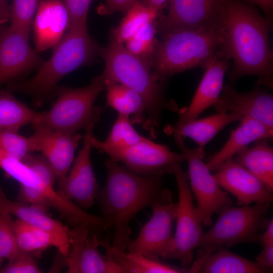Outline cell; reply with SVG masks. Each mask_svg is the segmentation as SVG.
I'll return each instance as SVG.
<instances>
[{"instance_id":"cell-1","label":"cell","mask_w":273,"mask_h":273,"mask_svg":"<svg viewBox=\"0 0 273 273\" xmlns=\"http://www.w3.org/2000/svg\"><path fill=\"white\" fill-rule=\"evenodd\" d=\"M224 40L219 52L233 60L229 73L235 83L241 77L257 76L258 83L273 85V55L269 41L271 19L240 0H225L220 16Z\"/></svg>"},{"instance_id":"cell-2","label":"cell","mask_w":273,"mask_h":273,"mask_svg":"<svg viewBox=\"0 0 273 273\" xmlns=\"http://www.w3.org/2000/svg\"><path fill=\"white\" fill-rule=\"evenodd\" d=\"M105 164L107 180L96 200L102 216L113 220L115 231L112 248L126 251L131 241L129 223L141 211L151 207L163 189V174L139 175L111 158L106 159Z\"/></svg>"},{"instance_id":"cell-3","label":"cell","mask_w":273,"mask_h":273,"mask_svg":"<svg viewBox=\"0 0 273 273\" xmlns=\"http://www.w3.org/2000/svg\"><path fill=\"white\" fill-rule=\"evenodd\" d=\"M87 15L72 26L54 47L50 59L36 74L26 80L8 83L6 89L30 96L33 104L40 107L56 96L58 83L68 73L90 63L100 46L89 35Z\"/></svg>"},{"instance_id":"cell-4","label":"cell","mask_w":273,"mask_h":273,"mask_svg":"<svg viewBox=\"0 0 273 273\" xmlns=\"http://www.w3.org/2000/svg\"><path fill=\"white\" fill-rule=\"evenodd\" d=\"M98 55L104 60L105 68L99 77L104 84L115 82L125 85L139 93L146 108V118L143 124L153 138H156L165 109L176 108L167 101L163 82L154 76L150 63L129 52L123 43L112 38L107 45L100 47Z\"/></svg>"},{"instance_id":"cell-5","label":"cell","mask_w":273,"mask_h":273,"mask_svg":"<svg viewBox=\"0 0 273 273\" xmlns=\"http://www.w3.org/2000/svg\"><path fill=\"white\" fill-rule=\"evenodd\" d=\"M224 40L221 22L194 29L173 31L157 41L151 61L153 74L161 82L185 70L201 67L219 51Z\"/></svg>"},{"instance_id":"cell-6","label":"cell","mask_w":273,"mask_h":273,"mask_svg":"<svg viewBox=\"0 0 273 273\" xmlns=\"http://www.w3.org/2000/svg\"><path fill=\"white\" fill-rule=\"evenodd\" d=\"M104 89L105 84L99 76L85 87L58 86L56 102L49 111L43 112L32 128L47 127L66 133H77L83 129L93 130L101 113V108L94 103Z\"/></svg>"},{"instance_id":"cell-7","label":"cell","mask_w":273,"mask_h":273,"mask_svg":"<svg viewBox=\"0 0 273 273\" xmlns=\"http://www.w3.org/2000/svg\"><path fill=\"white\" fill-rule=\"evenodd\" d=\"M270 202H257L253 206L226 205L216 213L215 223L203 233L197 248L198 254L209 256L220 247L229 248L243 243L259 241V232L267 225Z\"/></svg>"},{"instance_id":"cell-8","label":"cell","mask_w":273,"mask_h":273,"mask_svg":"<svg viewBox=\"0 0 273 273\" xmlns=\"http://www.w3.org/2000/svg\"><path fill=\"white\" fill-rule=\"evenodd\" d=\"M165 171L174 175L178 192L175 233L167 259H177L183 267L187 268L193 263V251L198 247L203 233L202 223L194 205L188 175L182 168L180 163L167 166Z\"/></svg>"},{"instance_id":"cell-9","label":"cell","mask_w":273,"mask_h":273,"mask_svg":"<svg viewBox=\"0 0 273 273\" xmlns=\"http://www.w3.org/2000/svg\"><path fill=\"white\" fill-rule=\"evenodd\" d=\"M173 135L188 163V178L197 202L196 213L203 225L210 226L214 213L223 206L232 205L233 201L226 191L220 189L204 163L205 152L203 147L188 148L183 137Z\"/></svg>"},{"instance_id":"cell-10","label":"cell","mask_w":273,"mask_h":273,"mask_svg":"<svg viewBox=\"0 0 273 273\" xmlns=\"http://www.w3.org/2000/svg\"><path fill=\"white\" fill-rule=\"evenodd\" d=\"M151 207L153 213L131 240L126 250L154 258L167 259L173 242L172 228L176 219L177 203H174L172 193L162 189Z\"/></svg>"},{"instance_id":"cell-11","label":"cell","mask_w":273,"mask_h":273,"mask_svg":"<svg viewBox=\"0 0 273 273\" xmlns=\"http://www.w3.org/2000/svg\"><path fill=\"white\" fill-rule=\"evenodd\" d=\"M70 246L65 257L68 273H124L114 259L109 238L102 239L81 226L70 229Z\"/></svg>"},{"instance_id":"cell-12","label":"cell","mask_w":273,"mask_h":273,"mask_svg":"<svg viewBox=\"0 0 273 273\" xmlns=\"http://www.w3.org/2000/svg\"><path fill=\"white\" fill-rule=\"evenodd\" d=\"M29 36L11 25L1 28L0 86L35 69L44 60L29 46Z\"/></svg>"},{"instance_id":"cell-13","label":"cell","mask_w":273,"mask_h":273,"mask_svg":"<svg viewBox=\"0 0 273 273\" xmlns=\"http://www.w3.org/2000/svg\"><path fill=\"white\" fill-rule=\"evenodd\" d=\"M104 153L111 159L122 162L129 171L142 176L164 174L167 166L186 160L183 153L173 152L166 145L147 138L126 149L108 150Z\"/></svg>"},{"instance_id":"cell-14","label":"cell","mask_w":273,"mask_h":273,"mask_svg":"<svg viewBox=\"0 0 273 273\" xmlns=\"http://www.w3.org/2000/svg\"><path fill=\"white\" fill-rule=\"evenodd\" d=\"M225 0H170L167 15L159 21L161 36L179 29H194L220 21Z\"/></svg>"},{"instance_id":"cell-15","label":"cell","mask_w":273,"mask_h":273,"mask_svg":"<svg viewBox=\"0 0 273 273\" xmlns=\"http://www.w3.org/2000/svg\"><path fill=\"white\" fill-rule=\"evenodd\" d=\"M213 106L217 113L235 114L242 120L250 117L273 128L272 95L258 86L242 93L224 85Z\"/></svg>"},{"instance_id":"cell-16","label":"cell","mask_w":273,"mask_h":273,"mask_svg":"<svg viewBox=\"0 0 273 273\" xmlns=\"http://www.w3.org/2000/svg\"><path fill=\"white\" fill-rule=\"evenodd\" d=\"M215 171L213 175L218 186L234 195L239 205L272 201V193L264 183L233 157L223 162Z\"/></svg>"},{"instance_id":"cell-17","label":"cell","mask_w":273,"mask_h":273,"mask_svg":"<svg viewBox=\"0 0 273 273\" xmlns=\"http://www.w3.org/2000/svg\"><path fill=\"white\" fill-rule=\"evenodd\" d=\"M83 143L69 173L58 182L57 191L82 209H87L94 205L99 187L90 160L92 147Z\"/></svg>"},{"instance_id":"cell-18","label":"cell","mask_w":273,"mask_h":273,"mask_svg":"<svg viewBox=\"0 0 273 273\" xmlns=\"http://www.w3.org/2000/svg\"><path fill=\"white\" fill-rule=\"evenodd\" d=\"M31 137L35 151L41 152L49 161L58 182L64 180L82 135L78 133H63L47 127H39L34 129Z\"/></svg>"},{"instance_id":"cell-19","label":"cell","mask_w":273,"mask_h":273,"mask_svg":"<svg viewBox=\"0 0 273 273\" xmlns=\"http://www.w3.org/2000/svg\"><path fill=\"white\" fill-rule=\"evenodd\" d=\"M229 60L218 51L208 62L190 106L180 112L174 125H182L197 119L215 104L222 91L225 74L230 68Z\"/></svg>"},{"instance_id":"cell-20","label":"cell","mask_w":273,"mask_h":273,"mask_svg":"<svg viewBox=\"0 0 273 273\" xmlns=\"http://www.w3.org/2000/svg\"><path fill=\"white\" fill-rule=\"evenodd\" d=\"M36 50L54 47L70 28V16L62 0L41 1L33 18Z\"/></svg>"},{"instance_id":"cell-21","label":"cell","mask_w":273,"mask_h":273,"mask_svg":"<svg viewBox=\"0 0 273 273\" xmlns=\"http://www.w3.org/2000/svg\"><path fill=\"white\" fill-rule=\"evenodd\" d=\"M0 211L13 215L25 223L52 234L59 241L65 257L70 246L69 229L60 221L50 217L43 210L18 201L10 200L0 186Z\"/></svg>"},{"instance_id":"cell-22","label":"cell","mask_w":273,"mask_h":273,"mask_svg":"<svg viewBox=\"0 0 273 273\" xmlns=\"http://www.w3.org/2000/svg\"><path fill=\"white\" fill-rule=\"evenodd\" d=\"M273 128L261 122L246 117L240 121V125L231 131L229 139L222 148L206 164L210 171H215L226 159L248 147L253 142L272 137Z\"/></svg>"},{"instance_id":"cell-23","label":"cell","mask_w":273,"mask_h":273,"mask_svg":"<svg viewBox=\"0 0 273 273\" xmlns=\"http://www.w3.org/2000/svg\"><path fill=\"white\" fill-rule=\"evenodd\" d=\"M241 120V118L235 114L217 113L203 118H197L182 125H167L164 131L168 135L175 134L183 138H191L203 147L225 126Z\"/></svg>"},{"instance_id":"cell-24","label":"cell","mask_w":273,"mask_h":273,"mask_svg":"<svg viewBox=\"0 0 273 273\" xmlns=\"http://www.w3.org/2000/svg\"><path fill=\"white\" fill-rule=\"evenodd\" d=\"M268 139L256 141L252 147L244 149L233 158L261 180L272 193L273 149L269 145Z\"/></svg>"},{"instance_id":"cell-25","label":"cell","mask_w":273,"mask_h":273,"mask_svg":"<svg viewBox=\"0 0 273 273\" xmlns=\"http://www.w3.org/2000/svg\"><path fill=\"white\" fill-rule=\"evenodd\" d=\"M146 139L135 130L129 116L118 114L105 141L99 140L94 135L93 130H87L83 136V142L104 153L108 150L126 149Z\"/></svg>"},{"instance_id":"cell-26","label":"cell","mask_w":273,"mask_h":273,"mask_svg":"<svg viewBox=\"0 0 273 273\" xmlns=\"http://www.w3.org/2000/svg\"><path fill=\"white\" fill-rule=\"evenodd\" d=\"M106 104L118 114L131 117L132 124H143L146 118L144 101L141 95L121 83L108 82L105 83Z\"/></svg>"},{"instance_id":"cell-27","label":"cell","mask_w":273,"mask_h":273,"mask_svg":"<svg viewBox=\"0 0 273 273\" xmlns=\"http://www.w3.org/2000/svg\"><path fill=\"white\" fill-rule=\"evenodd\" d=\"M42 113L19 101L9 91H0V130L18 132L22 127L36 123Z\"/></svg>"},{"instance_id":"cell-28","label":"cell","mask_w":273,"mask_h":273,"mask_svg":"<svg viewBox=\"0 0 273 273\" xmlns=\"http://www.w3.org/2000/svg\"><path fill=\"white\" fill-rule=\"evenodd\" d=\"M253 262L224 247L210 254L199 269L202 273H264L270 272Z\"/></svg>"},{"instance_id":"cell-29","label":"cell","mask_w":273,"mask_h":273,"mask_svg":"<svg viewBox=\"0 0 273 273\" xmlns=\"http://www.w3.org/2000/svg\"><path fill=\"white\" fill-rule=\"evenodd\" d=\"M111 254L124 273H184L188 269L141 253L120 251L110 247Z\"/></svg>"},{"instance_id":"cell-30","label":"cell","mask_w":273,"mask_h":273,"mask_svg":"<svg viewBox=\"0 0 273 273\" xmlns=\"http://www.w3.org/2000/svg\"><path fill=\"white\" fill-rule=\"evenodd\" d=\"M13 229L19 251L30 253L35 256L51 247L60 252L58 240L51 233L32 226L19 219L13 221Z\"/></svg>"},{"instance_id":"cell-31","label":"cell","mask_w":273,"mask_h":273,"mask_svg":"<svg viewBox=\"0 0 273 273\" xmlns=\"http://www.w3.org/2000/svg\"><path fill=\"white\" fill-rule=\"evenodd\" d=\"M121 23L113 29L110 38L124 44L146 24L155 21L159 11L140 0L127 11Z\"/></svg>"},{"instance_id":"cell-32","label":"cell","mask_w":273,"mask_h":273,"mask_svg":"<svg viewBox=\"0 0 273 273\" xmlns=\"http://www.w3.org/2000/svg\"><path fill=\"white\" fill-rule=\"evenodd\" d=\"M157 25L155 21L146 24L125 42V47L129 52L147 60L150 64L158 41L155 37L157 31Z\"/></svg>"},{"instance_id":"cell-33","label":"cell","mask_w":273,"mask_h":273,"mask_svg":"<svg viewBox=\"0 0 273 273\" xmlns=\"http://www.w3.org/2000/svg\"><path fill=\"white\" fill-rule=\"evenodd\" d=\"M41 0H13L10 6L11 26L28 36Z\"/></svg>"},{"instance_id":"cell-34","label":"cell","mask_w":273,"mask_h":273,"mask_svg":"<svg viewBox=\"0 0 273 273\" xmlns=\"http://www.w3.org/2000/svg\"><path fill=\"white\" fill-rule=\"evenodd\" d=\"M0 148L11 157L21 161L35 151L31 136L27 138L6 130H0Z\"/></svg>"},{"instance_id":"cell-35","label":"cell","mask_w":273,"mask_h":273,"mask_svg":"<svg viewBox=\"0 0 273 273\" xmlns=\"http://www.w3.org/2000/svg\"><path fill=\"white\" fill-rule=\"evenodd\" d=\"M12 215L0 211V271L5 259L10 261L18 255V249Z\"/></svg>"},{"instance_id":"cell-36","label":"cell","mask_w":273,"mask_h":273,"mask_svg":"<svg viewBox=\"0 0 273 273\" xmlns=\"http://www.w3.org/2000/svg\"><path fill=\"white\" fill-rule=\"evenodd\" d=\"M0 168L7 175L16 180L19 184L34 186L37 184L35 175L28 166L11 157L1 148Z\"/></svg>"},{"instance_id":"cell-37","label":"cell","mask_w":273,"mask_h":273,"mask_svg":"<svg viewBox=\"0 0 273 273\" xmlns=\"http://www.w3.org/2000/svg\"><path fill=\"white\" fill-rule=\"evenodd\" d=\"M35 255L30 253L19 251L17 256L3 267L1 273H41Z\"/></svg>"},{"instance_id":"cell-38","label":"cell","mask_w":273,"mask_h":273,"mask_svg":"<svg viewBox=\"0 0 273 273\" xmlns=\"http://www.w3.org/2000/svg\"><path fill=\"white\" fill-rule=\"evenodd\" d=\"M65 5L70 16V28L83 16L88 15L89 7L93 0H62Z\"/></svg>"},{"instance_id":"cell-39","label":"cell","mask_w":273,"mask_h":273,"mask_svg":"<svg viewBox=\"0 0 273 273\" xmlns=\"http://www.w3.org/2000/svg\"><path fill=\"white\" fill-rule=\"evenodd\" d=\"M140 0H106L104 4L100 6V14L108 15L118 12L127 11L133 4Z\"/></svg>"},{"instance_id":"cell-40","label":"cell","mask_w":273,"mask_h":273,"mask_svg":"<svg viewBox=\"0 0 273 273\" xmlns=\"http://www.w3.org/2000/svg\"><path fill=\"white\" fill-rule=\"evenodd\" d=\"M256 262L261 267L271 270L273 266V243L263 245V249L256 257Z\"/></svg>"},{"instance_id":"cell-41","label":"cell","mask_w":273,"mask_h":273,"mask_svg":"<svg viewBox=\"0 0 273 273\" xmlns=\"http://www.w3.org/2000/svg\"><path fill=\"white\" fill-rule=\"evenodd\" d=\"M266 229L263 235L260 236L259 241L263 245L273 243V220L271 219L266 225Z\"/></svg>"},{"instance_id":"cell-42","label":"cell","mask_w":273,"mask_h":273,"mask_svg":"<svg viewBox=\"0 0 273 273\" xmlns=\"http://www.w3.org/2000/svg\"><path fill=\"white\" fill-rule=\"evenodd\" d=\"M251 2L259 6L266 15L267 18L270 19L272 10L273 0H249Z\"/></svg>"},{"instance_id":"cell-43","label":"cell","mask_w":273,"mask_h":273,"mask_svg":"<svg viewBox=\"0 0 273 273\" xmlns=\"http://www.w3.org/2000/svg\"><path fill=\"white\" fill-rule=\"evenodd\" d=\"M10 5L8 0H0V21L1 24L9 20Z\"/></svg>"},{"instance_id":"cell-44","label":"cell","mask_w":273,"mask_h":273,"mask_svg":"<svg viewBox=\"0 0 273 273\" xmlns=\"http://www.w3.org/2000/svg\"><path fill=\"white\" fill-rule=\"evenodd\" d=\"M167 0H148L147 4L151 8L160 11L162 7Z\"/></svg>"},{"instance_id":"cell-45","label":"cell","mask_w":273,"mask_h":273,"mask_svg":"<svg viewBox=\"0 0 273 273\" xmlns=\"http://www.w3.org/2000/svg\"><path fill=\"white\" fill-rule=\"evenodd\" d=\"M1 24H1V21H0V28H1Z\"/></svg>"}]
</instances>
